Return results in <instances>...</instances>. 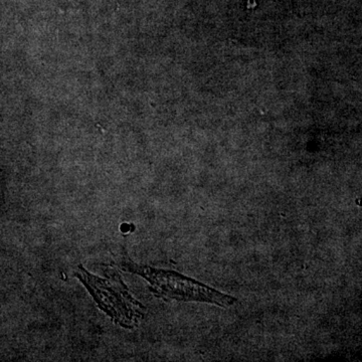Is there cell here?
Returning a JSON list of instances; mask_svg holds the SVG:
<instances>
[{
  "label": "cell",
  "instance_id": "1",
  "mask_svg": "<svg viewBox=\"0 0 362 362\" xmlns=\"http://www.w3.org/2000/svg\"><path fill=\"white\" fill-rule=\"evenodd\" d=\"M124 269L130 273L141 276L148 281L150 291L164 299H173L185 302H204L221 307L232 306L235 298L223 294L214 288L185 277L176 272L158 270L151 267L125 263Z\"/></svg>",
  "mask_w": 362,
  "mask_h": 362
},
{
  "label": "cell",
  "instance_id": "2",
  "mask_svg": "<svg viewBox=\"0 0 362 362\" xmlns=\"http://www.w3.org/2000/svg\"><path fill=\"white\" fill-rule=\"evenodd\" d=\"M78 277L96 300L100 308L123 327H134L136 321L142 316V304L131 296L120 276L106 271L107 279L97 277L78 267Z\"/></svg>",
  "mask_w": 362,
  "mask_h": 362
},
{
  "label": "cell",
  "instance_id": "3",
  "mask_svg": "<svg viewBox=\"0 0 362 362\" xmlns=\"http://www.w3.org/2000/svg\"><path fill=\"white\" fill-rule=\"evenodd\" d=\"M257 6L256 0H247V8H252Z\"/></svg>",
  "mask_w": 362,
  "mask_h": 362
}]
</instances>
